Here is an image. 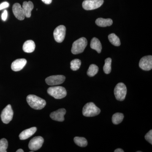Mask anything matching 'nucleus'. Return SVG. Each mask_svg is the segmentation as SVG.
Returning a JSON list of instances; mask_svg holds the SVG:
<instances>
[{
  "mask_svg": "<svg viewBox=\"0 0 152 152\" xmlns=\"http://www.w3.org/2000/svg\"><path fill=\"white\" fill-rule=\"evenodd\" d=\"M88 44L86 38L82 37L75 41L72 45L71 51L73 54L77 55L83 53Z\"/></svg>",
  "mask_w": 152,
  "mask_h": 152,
  "instance_id": "7ed1b4c3",
  "label": "nucleus"
},
{
  "mask_svg": "<svg viewBox=\"0 0 152 152\" xmlns=\"http://www.w3.org/2000/svg\"><path fill=\"white\" fill-rule=\"evenodd\" d=\"M42 1L46 4H50L52 2V0H42Z\"/></svg>",
  "mask_w": 152,
  "mask_h": 152,
  "instance_id": "c756f323",
  "label": "nucleus"
},
{
  "mask_svg": "<svg viewBox=\"0 0 152 152\" xmlns=\"http://www.w3.org/2000/svg\"><path fill=\"white\" fill-rule=\"evenodd\" d=\"M99 67L95 64H91L90 66L88 69L87 71V75L89 77H94L99 72Z\"/></svg>",
  "mask_w": 152,
  "mask_h": 152,
  "instance_id": "b1692460",
  "label": "nucleus"
},
{
  "mask_svg": "<svg viewBox=\"0 0 152 152\" xmlns=\"http://www.w3.org/2000/svg\"><path fill=\"white\" fill-rule=\"evenodd\" d=\"M23 149H18L16 151V152H23Z\"/></svg>",
  "mask_w": 152,
  "mask_h": 152,
  "instance_id": "2f4dec72",
  "label": "nucleus"
},
{
  "mask_svg": "<svg viewBox=\"0 0 152 152\" xmlns=\"http://www.w3.org/2000/svg\"><path fill=\"white\" fill-rule=\"evenodd\" d=\"M27 102L31 107L36 110H42L46 104V102L45 100L34 95L28 96Z\"/></svg>",
  "mask_w": 152,
  "mask_h": 152,
  "instance_id": "f257e3e1",
  "label": "nucleus"
},
{
  "mask_svg": "<svg viewBox=\"0 0 152 152\" xmlns=\"http://www.w3.org/2000/svg\"><path fill=\"white\" fill-rule=\"evenodd\" d=\"M64 76L61 75L51 76L47 77L45 80L46 83L49 86H53L61 84L65 80Z\"/></svg>",
  "mask_w": 152,
  "mask_h": 152,
  "instance_id": "1a4fd4ad",
  "label": "nucleus"
},
{
  "mask_svg": "<svg viewBox=\"0 0 152 152\" xmlns=\"http://www.w3.org/2000/svg\"><path fill=\"white\" fill-rule=\"evenodd\" d=\"M66 113V110L64 108L60 109L56 111L53 112L50 115L52 119L59 122L64 121V115Z\"/></svg>",
  "mask_w": 152,
  "mask_h": 152,
  "instance_id": "ddd939ff",
  "label": "nucleus"
},
{
  "mask_svg": "<svg viewBox=\"0 0 152 152\" xmlns=\"http://www.w3.org/2000/svg\"><path fill=\"white\" fill-rule=\"evenodd\" d=\"M71 69L73 71H77L80 69L81 65V61L78 59H75L71 62Z\"/></svg>",
  "mask_w": 152,
  "mask_h": 152,
  "instance_id": "393cba45",
  "label": "nucleus"
},
{
  "mask_svg": "<svg viewBox=\"0 0 152 152\" xmlns=\"http://www.w3.org/2000/svg\"><path fill=\"white\" fill-rule=\"evenodd\" d=\"M114 152H124V151H123V150L121 149V148H118L117 149H116L115 150V151H114Z\"/></svg>",
  "mask_w": 152,
  "mask_h": 152,
  "instance_id": "7c9ffc66",
  "label": "nucleus"
},
{
  "mask_svg": "<svg viewBox=\"0 0 152 152\" xmlns=\"http://www.w3.org/2000/svg\"><path fill=\"white\" fill-rule=\"evenodd\" d=\"M104 2V0H85L82 5L86 10H91L99 8Z\"/></svg>",
  "mask_w": 152,
  "mask_h": 152,
  "instance_id": "423d86ee",
  "label": "nucleus"
},
{
  "mask_svg": "<svg viewBox=\"0 0 152 152\" xmlns=\"http://www.w3.org/2000/svg\"><path fill=\"white\" fill-rule=\"evenodd\" d=\"M113 20L111 19H104L102 18H99L96 21V24L99 26L102 27H105L110 26L113 24Z\"/></svg>",
  "mask_w": 152,
  "mask_h": 152,
  "instance_id": "a211bd4d",
  "label": "nucleus"
},
{
  "mask_svg": "<svg viewBox=\"0 0 152 152\" xmlns=\"http://www.w3.org/2000/svg\"><path fill=\"white\" fill-rule=\"evenodd\" d=\"M26 64L27 61L25 59H18L12 63L11 69L15 72H18L24 67Z\"/></svg>",
  "mask_w": 152,
  "mask_h": 152,
  "instance_id": "4468645a",
  "label": "nucleus"
},
{
  "mask_svg": "<svg viewBox=\"0 0 152 152\" xmlns=\"http://www.w3.org/2000/svg\"><path fill=\"white\" fill-rule=\"evenodd\" d=\"M112 59L109 58L105 60L104 65V66L103 70L105 73L109 74L111 72Z\"/></svg>",
  "mask_w": 152,
  "mask_h": 152,
  "instance_id": "5701e85b",
  "label": "nucleus"
},
{
  "mask_svg": "<svg viewBox=\"0 0 152 152\" xmlns=\"http://www.w3.org/2000/svg\"><path fill=\"white\" fill-rule=\"evenodd\" d=\"M12 11L14 15L18 20H23L25 19V15L23 10L19 3L14 4L12 7Z\"/></svg>",
  "mask_w": 152,
  "mask_h": 152,
  "instance_id": "f8f14e48",
  "label": "nucleus"
},
{
  "mask_svg": "<svg viewBox=\"0 0 152 152\" xmlns=\"http://www.w3.org/2000/svg\"><path fill=\"white\" fill-rule=\"evenodd\" d=\"M8 146V143L6 139L3 138L0 140V152H7Z\"/></svg>",
  "mask_w": 152,
  "mask_h": 152,
  "instance_id": "a878e982",
  "label": "nucleus"
},
{
  "mask_svg": "<svg viewBox=\"0 0 152 152\" xmlns=\"http://www.w3.org/2000/svg\"><path fill=\"white\" fill-rule=\"evenodd\" d=\"M34 6L33 3L31 1H25L23 3V10L24 12L25 17L27 18H29L31 15V11L34 9Z\"/></svg>",
  "mask_w": 152,
  "mask_h": 152,
  "instance_id": "dca6fc26",
  "label": "nucleus"
},
{
  "mask_svg": "<svg viewBox=\"0 0 152 152\" xmlns=\"http://www.w3.org/2000/svg\"><path fill=\"white\" fill-rule=\"evenodd\" d=\"M74 142L76 145L80 147H85L88 145V142L86 139L84 137H75L74 139Z\"/></svg>",
  "mask_w": 152,
  "mask_h": 152,
  "instance_id": "4be33fe9",
  "label": "nucleus"
},
{
  "mask_svg": "<svg viewBox=\"0 0 152 152\" xmlns=\"http://www.w3.org/2000/svg\"><path fill=\"white\" fill-rule=\"evenodd\" d=\"M127 94V88L122 83H118L114 89V94L118 101H123L125 99Z\"/></svg>",
  "mask_w": 152,
  "mask_h": 152,
  "instance_id": "39448f33",
  "label": "nucleus"
},
{
  "mask_svg": "<svg viewBox=\"0 0 152 152\" xmlns=\"http://www.w3.org/2000/svg\"><path fill=\"white\" fill-rule=\"evenodd\" d=\"M7 10L4 11V12H3L2 14V20L3 21H6V20H7Z\"/></svg>",
  "mask_w": 152,
  "mask_h": 152,
  "instance_id": "c85d7f7f",
  "label": "nucleus"
},
{
  "mask_svg": "<svg viewBox=\"0 0 152 152\" xmlns=\"http://www.w3.org/2000/svg\"><path fill=\"white\" fill-rule=\"evenodd\" d=\"M100 109L93 102L86 104L83 109V114L85 117H91L97 115L100 113Z\"/></svg>",
  "mask_w": 152,
  "mask_h": 152,
  "instance_id": "f03ea898",
  "label": "nucleus"
},
{
  "mask_svg": "<svg viewBox=\"0 0 152 152\" xmlns=\"http://www.w3.org/2000/svg\"><path fill=\"white\" fill-rule=\"evenodd\" d=\"M44 139L40 136L33 138L29 143V148L31 151H37L42 146Z\"/></svg>",
  "mask_w": 152,
  "mask_h": 152,
  "instance_id": "9d476101",
  "label": "nucleus"
},
{
  "mask_svg": "<svg viewBox=\"0 0 152 152\" xmlns=\"http://www.w3.org/2000/svg\"><path fill=\"white\" fill-rule=\"evenodd\" d=\"M37 128L35 127L27 129L22 132L19 135V138L20 140H26L31 137L35 133Z\"/></svg>",
  "mask_w": 152,
  "mask_h": 152,
  "instance_id": "2eb2a0df",
  "label": "nucleus"
},
{
  "mask_svg": "<svg viewBox=\"0 0 152 152\" xmlns=\"http://www.w3.org/2000/svg\"><path fill=\"white\" fill-rule=\"evenodd\" d=\"M48 93L53 97L58 99L65 97L67 95L66 89L62 86L50 87L48 89Z\"/></svg>",
  "mask_w": 152,
  "mask_h": 152,
  "instance_id": "20e7f679",
  "label": "nucleus"
},
{
  "mask_svg": "<svg viewBox=\"0 0 152 152\" xmlns=\"http://www.w3.org/2000/svg\"><path fill=\"white\" fill-rule=\"evenodd\" d=\"M145 139L150 144H152V130H151L145 136Z\"/></svg>",
  "mask_w": 152,
  "mask_h": 152,
  "instance_id": "bb28decb",
  "label": "nucleus"
},
{
  "mask_svg": "<svg viewBox=\"0 0 152 152\" xmlns=\"http://www.w3.org/2000/svg\"><path fill=\"white\" fill-rule=\"evenodd\" d=\"M66 28L63 25H61L55 29L53 32L54 37L57 42H62L65 37Z\"/></svg>",
  "mask_w": 152,
  "mask_h": 152,
  "instance_id": "6e6552de",
  "label": "nucleus"
},
{
  "mask_svg": "<svg viewBox=\"0 0 152 152\" xmlns=\"http://www.w3.org/2000/svg\"><path fill=\"white\" fill-rule=\"evenodd\" d=\"M140 67L145 71H150L152 69V56H145L142 58L139 63Z\"/></svg>",
  "mask_w": 152,
  "mask_h": 152,
  "instance_id": "9b49d317",
  "label": "nucleus"
},
{
  "mask_svg": "<svg viewBox=\"0 0 152 152\" xmlns=\"http://www.w3.org/2000/svg\"><path fill=\"white\" fill-rule=\"evenodd\" d=\"M124 118V115L121 113H116L113 115L112 122L115 125H118L122 122Z\"/></svg>",
  "mask_w": 152,
  "mask_h": 152,
  "instance_id": "aec40b11",
  "label": "nucleus"
},
{
  "mask_svg": "<svg viewBox=\"0 0 152 152\" xmlns=\"http://www.w3.org/2000/svg\"><path fill=\"white\" fill-rule=\"evenodd\" d=\"M109 41L112 45L115 46H119L121 45V42L118 37L115 34H111L108 36Z\"/></svg>",
  "mask_w": 152,
  "mask_h": 152,
  "instance_id": "412c9836",
  "label": "nucleus"
},
{
  "mask_svg": "<svg viewBox=\"0 0 152 152\" xmlns=\"http://www.w3.org/2000/svg\"><path fill=\"white\" fill-rule=\"evenodd\" d=\"M36 45L34 42L32 40L26 41L23 45V49L24 51L27 53H31L34 51Z\"/></svg>",
  "mask_w": 152,
  "mask_h": 152,
  "instance_id": "f3484780",
  "label": "nucleus"
},
{
  "mask_svg": "<svg viewBox=\"0 0 152 152\" xmlns=\"http://www.w3.org/2000/svg\"><path fill=\"white\" fill-rule=\"evenodd\" d=\"M10 4L8 3L7 2H4L0 4V10H2L3 9L7 8L8 7Z\"/></svg>",
  "mask_w": 152,
  "mask_h": 152,
  "instance_id": "cd10ccee",
  "label": "nucleus"
},
{
  "mask_svg": "<svg viewBox=\"0 0 152 152\" xmlns=\"http://www.w3.org/2000/svg\"><path fill=\"white\" fill-rule=\"evenodd\" d=\"M91 48L92 49L96 51L99 53H100L102 52V45L101 42L96 38H93L91 41Z\"/></svg>",
  "mask_w": 152,
  "mask_h": 152,
  "instance_id": "6ab92c4d",
  "label": "nucleus"
},
{
  "mask_svg": "<svg viewBox=\"0 0 152 152\" xmlns=\"http://www.w3.org/2000/svg\"><path fill=\"white\" fill-rule=\"evenodd\" d=\"M13 111L10 104L8 105L2 111L1 117L4 124H8L12 121L13 117Z\"/></svg>",
  "mask_w": 152,
  "mask_h": 152,
  "instance_id": "0eeeda50",
  "label": "nucleus"
}]
</instances>
